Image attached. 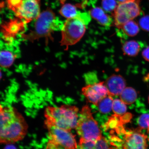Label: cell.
I'll return each instance as SVG.
<instances>
[{"instance_id":"6da1fadb","label":"cell","mask_w":149,"mask_h":149,"mask_svg":"<svg viewBox=\"0 0 149 149\" xmlns=\"http://www.w3.org/2000/svg\"><path fill=\"white\" fill-rule=\"evenodd\" d=\"M0 142L11 144L21 141L26 134L28 125L15 108L1 106Z\"/></svg>"},{"instance_id":"7a4b0ae2","label":"cell","mask_w":149,"mask_h":149,"mask_svg":"<svg viewBox=\"0 0 149 149\" xmlns=\"http://www.w3.org/2000/svg\"><path fill=\"white\" fill-rule=\"evenodd\" d=\"M78 112V108L73 106L48 107L45 111V125L47 128L55 126L70 131L77 126Z\"/></svg>"},{"instance_id":"3957f363","label":"cell","mask_w":149,"mask_h":149,"mask_svg":"<svg viewBox=\"0 0 149 149\" xmlns=\"http://www.w3.org/2000/svg\"><path fill=\"white\" fill-rule=\"evenodd\" d=\"M91 16L87 13L80 12L75 17L68 19L61 29V45L66 47L73 45L82 38L86 26L91 21Z\"/></svg>"},{"instance_id":"277c9868","label":"cell","mask_w":149,"mask_h":149,"mask_svg":"<svg viewBox=\"0 0 149 149\" xmlns=\"http://www.w3.org/2000/svg\"><path fill=\"white\" fill-rule=\"evenodd\" d=\"M36 20L33 30L22 36L25 40L31 42L45 38L46 44H47L49 40H53L52 33L58 27V20L56 19L54 13L50 8H47L40 13Z\"/></svg>"},{"instance_id":"5b68a950","label":"cell","mask_w":149,"mask_h":149,"mask_svg":"<svg viewBox=\"0 0 149 149\" xmlns=\"http://www.w3.org/2000/svg\"><path fill=\"white\" fill-rule=\"evenodd\" d=\"M76 129L80 138L96 141L102 137L101 131L97 122L93 118L91 109L85 105L80 112Z\"/></svg>"},{"instance_id":"8992f818","label":"cell","mask_w":149,"mask_h":149,"mask_svg":"<svg viewBox=\"0 0 149 149\" xmlns=\"http://www.w3.org/2000/svg\"><path fill=\"white\" fill-rule=\"evenodd\" d=\"M47 128L48 130V140L47 144V148H77L75 136L70 130L55 126Z\"/></svg>"},{"instance_id":"52a82bcc","label":"cell","mask_w":149,"mask_h":149,"mask_svg":"<svg viewBox=\"0 0 149 149\" xmlns=\"http://www.w3.org/2000/svg\"><path fill=\"white\" fill-rule=\"evenodd\" d=\"M139 0L118 3L113 12V23L118 29L130 20H133L141 14Z\"/></svg>"},{"instance_id":"ba28073f","label":"cell","mask_w":149,"mask_h":149,"mask_svg":"<svg viewBox=\"0 0 149 149\" xmlns=\"http://www.w3.org/2000/svg\"><path fill=\"white\" fill-rule=\"evenodd\" d=\"M17 17L28 23L36 19L40 14V0H23L14 12Z\"/></svg>"},{"instance_id":"9c48e42d","label":"cell","mask_w":149,"mask_h":149,"mask_svg":"<svg viewBox=\"0 0 149 149\" xmlns=\"http://www.w3.org/2000/svg\"><path fill=\"white\" fill-rule=\"evenodd\" d=\"M82 92L89 102L96 105L102 99L109 95L104 82L88 85L83 87Z\"/></svg>"},{"instance_id":"30bf717a","label":"cell","mask_w":149,"mask_h":149,"mask_svg":"<svg viewBox=\"0 0 149 149\" xmlns=\"http://www.w3.org/2000/svg\"><path fill=\"white\" fill-rule=\"evenodd\" d=\"M140 128L133 131L127 132L125 136L122 145L124 149H146L148 146V137L141 133Z\"/></svg>"},{"instance_id":"8fae6325","label":"cell","mask_w":149,"mask_h":149,"mask_svg":"<svg viewBox=\"0 0 149 149\" xmlns=\"http://www.w3.org/2000/svg\"><path fill=\"white\" fill-rule=\"evenodd\" d=\"M109 95H120L126 88V81L122 76L113 74L108 78L105 83Z\"/></svg>"},{"instance_id":"7c38bea8","label":"cell","mask_w":149,"mask_h":149,"mask_svg":"<svg viewBox=\"0 0 149 149\" xmlns=\"http://www.w3.org/2000/svg\"><path fill=\"white\" fill-rule=\"evenodd\" d=\"M89 13L91 17L104 26H110L113 23V20L111 17L106 14L103 9L100 7H94L91 9Z\"/></svg>"},{"instance_id":"4fadbf2b","label":"cell","mask_w":149,"mask_h":149,"mask_svg":"<svg viewBox=\"0 0 149 149\" xmlns=\"http://www.w3.org/2000/svg\"><path fill=\"white\" fill-rule=\"evenodd\" d=\"M118 29V34L122 37L124 36H134L139 33V30L138 24L133 20L127 22Z\"/></svg>"},{"instance_id":"5bb4252c","label":"cell","mask_w":149,"mask_h":149,"mask_svg":"<svg viewBox=\"0 0 149 149\" xmlns=\"http://www.w3.org/2000/svg\"><path fill=\"white\" fill-rule=\"evenodd\" d=\"M122 49L125 55L130 56H135L140 51L141 46L136 41L130 40L124 42Z\"/></svg>"},{"instance_id":"9a60e30c","label":"cell","mask_w":149,"mask_h":149,"mask_svg":"<svg viewBox=\"0 0 149 149\" xmlns=\"http://www.w3.org/2000/svg\"><path fill=\"white\" fill-rule=\"evenodd\" d=\"M120 100L126 105L134 102L137 98V93L134 89L131 87H126L120 95Z\"/></svg>"},{"instance_id":"2e32d148","label":"cell","mask_w":149,"mask_h":149,"mask_svg":"<svg viewBox=\"0 0 149 149\" xmlns=\"http://www.w3.org/2000/svg\"><path fill=\"white\" fill-rule=\"evenodd\" d=\"M81 12L78 11L75 6L66 3L61 7L59 13L61 16L68 19L75 17Z\"/></svg>"},{"instance_id":"e0dca14e","label":"cell","mask_w":149,"mask_h":149,"mask_svg":"<svg viewBox=\"0 0 149 149\" xmlns=\"http://www.w3.org/2000/svg\"><path fill=\"white\" fill-rule=\"evenodd\" d=\"M111 96L108 95L102 99L97 105L101 113H109L112 110L113 100Z\"/></svg>"},{"instance_id":"ac0fdd59","label":"cell","mask_w":149,"mask_h":149,"mask_svg":"<svg viewBox=\"0 0 149 149\" xmlns=\"http://www.w3.org/2000/svg\"><path fill=\"white\" fill-rule=\"evenodd\" d=\"M15 56L12 52L3 51L1 52V65L4 68H8L12 66Z\"/></svg>"},{"instance_id":"d6986e66","label":"cell","mask_w":149,"mask_h":149,"mask_svg":"<svg viewBox=\"0 0 149 149\" xmlns=\"http://www.w3.org/2000/svg\"><path fill=\"white\" fill-rule=\"evenodd\" d=\"M112 110L115 114L120 116L125 114L127 107L122 100L116 99L113 100Z\"/></svg>"},{"instance_id":"ffe728a7","label":"cell","mask_w":149,"mask_h":149,"mask_svg":"<svg viewBox=\"0 0 149 149\" xmlns=\"http://www.w3.org/2000/svg\"><path fill=\"white\" fill-rule=\"evenodd\" d=\"M139 127L141 129L146 130L149 133V114L144 113L141 115L138 120Z\"/></svg>"},{"instance_id":"44dd1931","label":"cell","mask_w":149,"mask_h":149,"mask_svg":"<svg viewBox=\"0 0 149 149\" xmlns=\"http://www.w3.org/2000/svg\"><path fill=\"white\" fill-rule=\"evenodd\" d=\"M102 7L107 12H113L118 5L116 0H102Z\"/></svg>"},{"instance_id":"7402d4cb","label":"cell","mask_w":149,"mask_h":149,"mask_svg":"<svg viewBox=\"0 0 149 149\" xmlns=\"http://www.w3.org/2000/svg\"><path fill=\"white\" fill-rule=\"evenodd\" d=\"M96 141L80 138L79 146L81 149H95Z\"/></svg>"},{"instance_id":"603a6c76","label":"cell","mask_w":149,"mask_h":149,"mask_svg":"<svg viewBox=\"0 0 149 149\" xmlns=\"http://www.w3.org/2000/svg\"><path fill=\"white\" fill-rule=\"evenodd\" d=\"M110 148H113L110 147L108 141L102 136L96 141L95 149Z\"/></svg>"},{"instance_id":"cb8c5ba5","label":"cell","mask_w":149,"mask_h":149,"mask_svg":"<svg viewBox=\"0 0 149 149\" xmlns=\"http://www.w3.org/2000/svg\"><path fill=\"white\" fill-rule=\"evenodd\" d=\"M8 8L14 12L21 5L23 0H6Z\"/></svg>"},{"instance_id":"d4e9b609","label":"cell","mask_w":149,"mask_h":149,"mask_svg":"<svg viewBox=\"0 0 149 149\" xmlns=\"http://www.w3.org/2000/svg\"><path fill=\"white\" fill-rule=\"evenodd\" d=\"M139 25L144 31H149V16H144L139 20Z\"/></svg>"},{"instance_id":"484cf974","label":"cell","mask_w":149,"mask_h":149,"mask_svg":"<svg viewBox=\"0 0 149 149\" xmlns=\"http://www.w3.org/2000/svg\"><path fill=\"white\" fill-rule=\"evenodd\" d=\"M142 55L145 60L149 61V47L144 49L142 52Z\"/></svg>"},{"instance_id":"4316f807","label":"cell","mask_w":149,"mask_h":149,"mask_svg":"<svg viewBox=\"0 0 149 149\" xmlns=\"http://www.w3.org/2000/svg\"><path fill=\"white\" fill-rule=\"evenodd\" d=\"M118 3H122L128 2L133 1H136V0H117Z\"/></svg>"},{"instance_id":"83f0119b","label":"cell","mask_w":149,"mask_h":149,"mask_svg":"<svg viewBox=\"0 0 149 149\" xmlns=\"http://www.w3.org/2000/svg\"><path fill=\"white\" fill-rule=\"evenodd\" d=\"M148 102H149V97H148Z\"/></svg>"}]
</instances>
